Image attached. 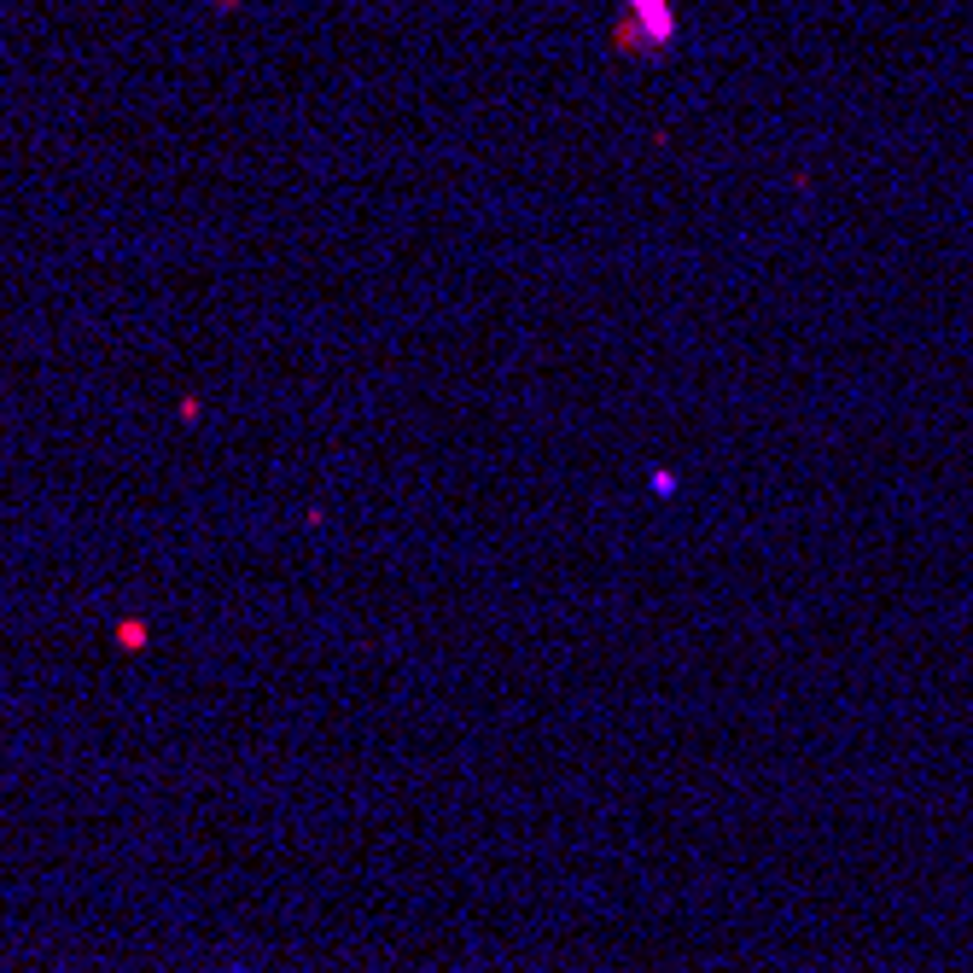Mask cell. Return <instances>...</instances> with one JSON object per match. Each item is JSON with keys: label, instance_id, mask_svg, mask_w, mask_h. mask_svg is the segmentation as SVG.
<instances>
[{"label": "cell", "instance_id": "6da1fadb", "mask_svg": "<svg viewBox=\"0 0 973 973\" xmlns=\"http://www.w3.org/2000/svg\"><path fill=\"white\" fill-rule=\"evenodd\" d=\"M624 24L636 30L642 41H653V48H665V41L676 35V12H670V0H629Z\"/></svg>", "mask_w": 973, "mask_h": 973}]
</instances>
